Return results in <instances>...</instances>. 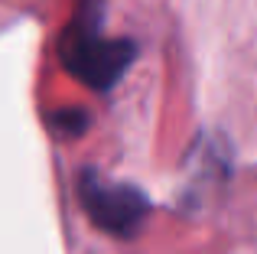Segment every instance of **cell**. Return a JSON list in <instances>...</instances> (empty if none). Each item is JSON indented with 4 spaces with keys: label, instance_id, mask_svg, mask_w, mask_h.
<instances>
[{
    "label": "cell",
    "instance_id": "obj_1",
    "mask_svg": "<svg viewBox=\"0 0 257 254\" xmlns=\"http://www.w3.org/2000/svg\"><path fill=\"white\" fill-rule=\"evenodd\" d=\"M134 43L131 39H111L104 36L101 26V4H85L75 23H69V30L59 39V56L62 65L85 82L88 88L107 91L120 75L127 72L134 59Z\"/></svg>",
    "mask_w": 257,
    "mask_h": 254
},
{
    "label": "cell",
    "instance_id": "obj_2",
    "mask_svg": "<svg viewBox=\"0 0 257 254\" xmlns=\"http://www.w3.org/2000/svg\"><path fill=\"white\" fill-rule=\"evenodd\" d=\"M78 202H82L85 215L114 238L137 235L140 225L150 215V202L137 186L111 183V179L98 176L91 170H85L78 176Z\"/></svg>",
    "mask_w": 257,
    "mask_h": 254
}]
</instances>
